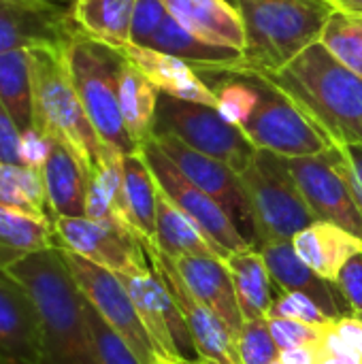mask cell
Segmentation results:
<instances>
[{"instance_id": "ba28073f", "label": "cell", "mask_w": 362, "mask_h": 364, "mask_svg": "<svg viewBox=\"0 0 362 364\" xmlns=\"http://www.w3.org/2000/svg\"><path fill=\"white\" fill-rule=\"evenodd\" d=\"M154 136H175L188 147L228 164L239 175L252 164L256 147L241 128L230 124L213 105L158 96Z\"/></svg>"}, {"instance_id": "8d00e7d4", "label": "cell", "mask_w": 362, "mask_h": 364, "mask_svg": "<svg viewBox=\"0 0 362 364\" xmlns=\"http://www.w3.org/2000/svg\"><path fill=\"white\" fill-rule=\"evenodd\" d=\"M337 286L352 307L354 316L362 318V254L354 256L339 273Z\"/></svg>"}, {"instance_id": "3957f363", "label": "cell", "mask_w": 362, "mask_h": 364, "mask_svg": "<svg viewBox=\"0 0 362 364\" xmlns=\"http://www.w3.org/2000/svg\"><path fill=\"white\" fill-rule=\"evenodd\" d=\"M245 28L243 68L273 75L314 43L331 15L326 0H235Z\"/></svg>"}, {"instance_id": "4dcf8cb0", "label": "cell", "mask_w": 362, "mask_h": 364, "mask_svg": "<svg viewBox=\"0 0 362 364\" xmlns=\"http://www.w3.org/2000/svg\"><path fill=\"white\" fill-rule=\"evenodd\" d=\"M0 207L51 218L41 168L23 164H0Z\"/></svg>"}, {"instance_id": "8fae6325", "label": "cell", "mask_w": 362, "mask_h": 364, "mask_svg": "<svg viewBox=\"0 0 362 364\" xmlns=\"http://www.w3.org/2000/svg\"><path fill=\"white\" fill-rule=\"evenodd\" d=\"M286 164L318 220L333 222L362 239V213L337 145L318 156L286 158Z\"/></svg>"}, {"instance_id": "5b68a950", "label": "cell", "mask_w": 362, "mask_h": 364, "mask_svg": "<svg viewBox=\"0 0 362 364\" xmlns=\"http://www.w3.org/2000/svg\"><path fill=\"white\" fill-rule=\"evenodd\" d=\"M34 58V124L41 134L68 145L90 168L100 166L113 149L96 134L68 75L62 49H36ZM117 154V151H115ZM122 156V154H119Z\"/></svg>"}, {"instance_id": "4316f807", "label": "cell", "mask_w": 362, "mask_h": 364, "mask_svg": "<svg viewBox=\"0 0 362 364\" xmlns=\"http://www.w3.org/2000/svg\"><path fill=\"white\" fill-rule=\"evenodd\" d=\"M49 247H60L51 218L0 207V271Z\"/></svg>"}, {"instance_id": "60d3db41", "label": "cell", "mask_w": 362, "mask_h": 364, "mask_svg": "<svg viewBox=\"0 0 362 364\" xmlns=\"http://www.w3.org/2000/svg\"><path fill=\"white\" fill-rule=\"evenodd\" d=\"M333 328L341 337L344 346L350 354L358 356L362 360V318L361 316H344L339 320H333Z\"/></svg>"}, {"instance_id": "e0dca14e", "label": "cell", "mask_w": 362, "mask_h": 364, "mask_svg": "<svg viewBox=\"0 0 362 364\" xmlns=\"http://www.w3.org/2000/svg\"><path fill=\"white\" fill-rule=\"evenodd\" d=\"M41 318L28 290L0 271V364H41Z\"/></svg>"}, {"instance_id": "d590c367", "label": "cell", "mask_w": 362, "mask_h": 364, "mask_svg": "<svg viewBox=\"0 0 362 364\" xmlns=\"http://www.w3.org/2000/svg\"><path fill=\"white\" fill-rule=\"evenodd\" d=\"M267 322H269L271 335L280 350L320 346L326 328L331 326V324L314 326V324H305V322H297V320H282V318H269Z\"/></svg>"}, {"instance_id": "d6986e66", "label": "cell", "mask_w": 362, "mask_h": 364, "mask_svg": "<svg viewBox=\"0 0 362 364\" xmlns=\"http://www.w3.org/2000/svg\"><path fill=\"white\" fill-rule=\"evenodd\" d=\"M47 207L55 218H85L90 168L62 141L49 136V154L41 166Z\"/></svg>"}, {"instance_id": "83f0119b", "label": "cell", "mask_w": 362, "mask_h": 364, "mask_svg": "<svg viewBox=\"0 0 362 364\" xmlns=\"http://www.w3.org/2000/svg\"><path fill=\"white\" fill-rule=\"evenodd\" d=\"M0 105L21 132L34 124V58L30 49L0 53Z\"/></svg>"}, {"instance_id": "ac0fdd59", "label": "cell", "mask_w": 362, "mask_h": 364, "mask_svg": "<svg viewBox=\"0 0 362 364\" xmlns=\"http://www.w3.org/2000/svg\"><path fill=\"white\" fill-rule=\"evenodd\" d=\"M260 250L271 279L280 292H301L312 299L331 320H339L344 316H352V307L341 294L339 286L322 279L316 271H312L294 252L290 241L269 243Z\"/></svg>"}, {"instance_id": "30bf717a", "label": "cell", "mask_w": 362, "mask_h": 364, "mask_svg": "<svg viewBox=\"0 0 362 364\" xmlns=\"http://www.w3.org/2000/svg\"><path fill=\"white\" fill-rule=\"evenodd\" d=\"M62 256L66 260V267L83 294V299L96 309V314L130 346V350L139 356L143 364L158 363V352L147 335L139 311L122 284L119 275L73 254L62 250Z\"/></svg>"}, {"instance_id": "7dc6e473", "label": "cell", "mask_w": 362, "mask_h": 364, "mask_svg": "<svg viewBox=\"0 0 362 364\" xmlns=\"http://www.w3.org/2000/svg\"><path fill=\"white\" fill-rule=\"evenodd\" d=\"M156 364H177V363H171V360H164V358H158V363Z\"/></svg>"}, {"instance_id": "484cf974", "label": "cell", "mask_w": 362, "mask_h": 364, "mask_svg": "<svg viewBox=\"0 0 362 364\" xmlns=\"http://www.w3.org/2000/svg\"><path fill=\"white\" fill-rule=\"evenodd\" d=\"M154 247L173 260L181 256H215L226 260V254L162 192L158 196Z\"/></svg>"}, {"instance_id": "8992f818", "label": "cell", "mask_w": 362, "mask_h": 364, "mask_svg": "<svg viewBox=\"0 0 362 364\" xmlns=\"http://www.w3.org/2000/svg\"><path fill=\"white\" fill-rule=\"evenodd\" d=\"M239 177L250 207L254 247L292 241L294 235L318 220L303 198L286 158L258 149Z\"/></svg>"}, {"instance_id": "7c38bea8", "label": "cell", "mask_w": 362, "mask_h": 364, "mask_svg": "<svg viewBox=\"0 0 362 364\" xmlns=\"http://www.w3.org/2000/svg\"><path fill=\"white\" fill-rule=\"evenodd\" d=\"M119 279L126 286L139 311V318L156 346L158 356L177 364L201 360L192 333L175 299L171 296L162 279L156 275V271L147 267L132 273H124L119 275Z\"/></svg>"}, {"instance_id": "2e32d148", "label": "cell", "mask_w": 362, "mask_h": 364, "mask_svg": "<svg viewBox=\"0 0 362 364\" xmlns=\"http://www.w3.org/2000/svg\"><path fill=\"white\" fill-rule=\"evenodd\" d=\"M79 32L73 13L36 0H0V53L62 49Z\"/></svg>"}, {"instance_id": "f35d334b", "label": "cell", "mask_w": 362, "mask_h": 364, "mask_svg": "<svg viewBox=\"0 0 362 364\" xmlns=\"http://www.w3.org/2000/svg\"><path fill=\"white\" fill-rule=\"evenodd\" d=\"M49 154V136L41 134L36 128L21 132V164L41 168Z\"/></svg>"}, {"instance_id": "5bb4252c", "label": "cell", "mask_w": 362, "mask_h": 364, "mask_svg": "<svg viewBox=\"0 0 362 364\" xmlns=\"http://www.w3.org/2000/svg\"><path fill=\"white\" fill-rule=\"evenodd\" d=\"M145 250H147L151 269L156 271V275L162 279V284L175 299V303L192 333V339H194L201 360L213 364H241L239 354H237V337L233 335L228 324L213 309H209L205 303H201L190 292V288L179 277V273L173 264V258L158 252L149 243H145Z\"/></svg>"}, {"instance_id": "9c48e42d", "label": "cell", "mask_w": 362, "mask_h": 364, "mask_svg": "<svg viewBox=\"0 0 362 364\" xmlns=\"http://www.w3.org/2000/svg\"><path fill=\"white\" fill-rule=\"evenodd\" d=\"M139 151L145 158L160 192L177 209H181L226 256L254 247L252 241L237 228L233 218L224 211V207L190 183L154 139L145 141Z\"/></svg>"}, {"instance_id": "f907efd6", "label": "cell", "mask_w": 362, "mask_h": 364, "mask_svg": "<svg viewBox=\"0 0 362 364\" xmlns=\"http://www.w3.org/2000/svg\"><path fill=\"white\" fill-rule=\"evenodd\" d=\"M228 2H233V4H235V0H228Z\"/></svg>"}, {"instance_id": "4fadbf2b", "label": "cell", "mask_w": 362, "mask_h": 364, "mask_svg": "<svg viewBox=\"0 0 362 364\" xmlns=\"http://www.w3.org/2000/svg\"><path fill=\"white\" fill-rule=\"evenodd\" d=\"M58 245L115 275L151 267L145 243L126 226L92 218H55Z\"/></svg>"}, {"instance_id": "681fc988", "label": "cell", "mask_w": 362, "mask_h": 364, "mask_svg": "<svg viewBox=\"0 0 362 364\" xmlns=\"http://www.w3.org/2000/svg\"><path fill=\"white\" fill-rule=\"evenodd\" d=\"M273 364H282V363H280V360H275V363H273Z\"/></svg>"}, {"instance_id": "f546056e", "label": "cell", "mask_w": 362, "mask_h": 364, "mask_svg": "<svg viewBox=\"0 0 362 364\" xmlns=\"http://www.w3.org/2000/svg\"><path fill=\"white\" fill-rule=\"evenodd\" d=\"M158 96L160 92L156 90V85L126 58L119 73V109L126 130L139 145V149L145 141L154 136Z\"/></svg>"}, {"instance_id": "c3c4849f", "label": "cell", "mask_w": 362, "mask_h": 364, "mask_svg": "<svg viewBox=\"0 0 362 364\" xmlns=\"http://www.w3.org/2000/svg\"><path fill=\"white\" fill-rule=\"evenodd\" d=\"M188 364H213V363H207V360H196V363H188Z\"/></svg>"}, {"instance_id": "6da1fadb", "label": "cell", "mask_w": 362, "mask_h": 364, "mask_svg": "<svg viewBox=\"0 0 362 364\" xmlns=\"http://www.w3.org/2000/svg\"><path fill=\"white\" fill-rule=\"evenodd\" d=\"M6 273L32 296L41 318V364H100L87 328L83 296L62 247H49L11 264Z\"/></svg>"}, {"instance_id": "cb8c5ba5", "label": "cell", "mask_w": 362, "mask_h": 364, "mask_svg": "<svg viewBox=\"0 0 362 364\" xmlns=\"http://www.w3.org/2000/svg\"><path fill=\"white\" fill-rule=\"evenodd\" d=\"M122 186L124 213L128 226L137 232V237L143 243L154 245L160 188L141 151L122 156Z\"/></svg>"}, {"instance_id": "bcb514c9", "label": "cell", "mask_w": 362, "mask_h": 364, "mask_svg": "<svg viewBox=\"0 0 362 364\" xmlns=\"http://www.w3.org/2000/svg\"><path fill=\"white\" fill-rule=\"evenodd\" d=\"M329 4H333L335 9H339V4H341V0H326Z\"/></svg>"}, {"instance_id": "603a6c76", "label": "cell", "mask_w": 362, "mask_h": 364, "mask_svg": "<svg viewBox=\"0 0 362 364\" xmlns=\"http://www.w3.org/2000/svg\"><path fill=\"white\" fill-rule=\"evenodd\" d=\"M122 51L128 62H132L156 85L160 94L215 107V94L192 64L137 45H126Z\"/></svg>"}, {"instance_id": "44dd1931", "label": "cell", "mask_w": 362, "mask_h": 364, "mask_svg": "<svg viewBox=\"0 0 362 364\" xmlns=\"http://www.w3.org/2000/svg\"><path fill=\"white\" fill-rule=\"evenodd\" d=\"M169 13L196 38L228 47L245 49V28L237 6L228 0H164Z\"/></svg>"}, {"instance_id": "9a60e30c", "label": "cell", "mask_w": 362, "mask_h": 364, "mask_svg": "<svg viewBox=\"0 0 362 364\" xmlns=\"http://www.w3.org/2000/svg\"><path fill=\"white\" fill-rule=\"evenodd\" d=\"M151 139L160 145V149L171 158V162L181 171V175L190 183H194L198 190H203L224 207V211L233 218L237 228L252 241L250 207L239 173L233 171L228 164L188 147L175 136H151Z\"/></svg>"}, {"instance_id": "7bdbcfd3", "label": "cell", "mask_w": 362, "mask_h": 364, "mask_svg": "<svg viewBox=\"0 0 362 364\" xmlns=\"http://www.w3.org/2000/svg\"><path fill=\"white\" fill-rule=\"evenodd\" d=\"M320 364H362V360L354 354H339V356H322Z\"/></svg>"}, {"instance_id": "52a82bcc", "label": "cell", "mask_w": 362, "mask_h": 364, "mask_svg": "<svg viewBox=\"0 0 362 364\" xmlns=\"http://www.w3.org/2000/svg\"><path fill=\"white\" fill-rule=\"evenodd\" d=\"M245 70L254 83L256 102L241 130L256 149L282 158H307L335 147V143L271 81L269 75L250 68Z\"/></svg>"}, {"instance_id": "74e56055", "label": "cell", "mask_w": 362, "mask_h": 364, "mask_svg": "<svg viewBox=\"0 0 362 364\" xmlns=\"http://www.w3.org/2000/svg\"><path fill=\"white\" fill-rule=\"evenodd\" d=\"M0 164H21V130L0 105Z\"/></svg>"}, {"instance_id": "7402d4cb", "label": "cell", "mask_w": 362, "mask_h": 364, "mask_svg": "<svg viewBox=\"0 0 362 364\" xmlns=\"http://www.w3.org/2000/svg\"><path fill=\"white\" fill-rule=\"evenodd\" d=\"M290 243L297 256L312 271L333 284H337L341 269L354 256L362 254L361 237L324 220H316L314 224L303 228L299 235H294Z\"/></svg>"}, {"instance_id": "b9f144b4", "label": "cell", "mask_w": 362, "mask_h": 364, "mask_svg": "<svg viewBox=\"0 0 362 364\" xmlns=\"http://www.w3.org/2000/svg\"><path fill=\"white\" fill-rule=\"evenodd\" d=\"M320 360H322L320 346L292 348V350H282L280 352V363L282 364H320Z\"/></svg>"}, {"instance_id": "7a4b0ae2", "label": "cell", "mask_w": 362, "mask_h": 364, "mask_svg": "<svg viewBox=\"0 0 362 364\" xmlns=\"http://www.w3.org/2000/svg\"><path fill=\"white\" fill-rule=\"evenodd\" d=\"M269 77L335 145H362V77L322 43Z\"/></svg>"}, {"instance_id": "277c9868", "label": "cell", "mask_w": 362, "mask_h": 364, "mask_svg": "<svg viewBox=\"0 0 362 364\" xmlns=\"http://www.w3.org/2000/svg\"><path fill=\"white\" fill-rule=\"evenodd\" d=\"M62 55L77 96L100 141L122 154H137L139 145L126 130L119 109V73L124 51L75 32L62 47Z\"/></svg>"}, {"instance_id": "ffe728a7", "label": "cell", "mask_w": 362, "mask_h": 364, "mask_svg": "<svg viewBox=\"0 0 362 364\" xmlns=\"http://www.w3.org/2000/svg\"><path fill=\"white\" fill-rule=\"evenodd\" d=\"M173 264L190 292L213 309L237 337L245 320L241 316L233 277L224 260L215 256H181L175 258Z\"/></svg>"}, {"instance_id": "ab89813d", "label": "cell", "mask_w": 362, "mask_h": 364, "mask_svg": "<svg viewBox=\"0 0 362 364\" xmlns=\"http://www.w3.org/2000/svg\"><path fill=\"white\" fill-rule=\"evenodd\" d=\"M339 149L344 156L346 175L350 179V186L354 190V198H356L358 209L362 213V145H341Z\"/></svg>"}, {"instance_id": "d6a6232c", "label": "cell", "mask_w": 362, "mask_h": 364, "mask_svg": "<svg viewBox=\"0 0 362 364\" xmlns=\"http://www.w3.org/2000/svg\"><path fill=\"white\" fill-rule=\"evenodd\" d=\"M83 296V294H81ZM83 311L87 320V328L92 333V341L96 348V356L100 364H143L139 356L130 350V346L96 314V309L83 299Z\"/></svg>"}, {"instance_id": "f6af8a7d", "label": "cell", "mask_w": 362, "mask_h": 364, "mask_svg": "<svg viewBox=\"0 0 362 364\" xmlns=\"http://www.w3.org/2000/svg\"><path fill=\"white\" fill-rule=\"evenodd\" d=\"M36 2H43V4H47V6H53V9L73 13V6H75L77 0H36Z\"/></svg>"}, {"instance_id": "d4e9b609", "label": "cell", "mask_w": 362, "mask_h": 364, "mask_svg": "<svg viewBox=\"0 0 362 364\" xmlns=\"http://www.w3.org/2000/svg\"><path fill=\"white\" fill-rule=\"evenodd\" d=\"M226 269L230 271L237 303L243 320H265L275 301L273 279L267 262L256 247H247L226 256Z\"/></svg>"}, {"instance_id": "ee69618b", "label": "cell", "mask_w": 362, "mask_h": 364, "mask_svg": "<svg viewBox=\"0 0 362 364\" xmlns=\"http://www.w3.org/2000/svg\"><path fill=\"white\" fill-rule=\"evenodd\" d=\"M337 11H344V13L362 17V0H341V4H339Z\"/></svg>"}, {"instance_id": "f1b7e54d", "label": "cell", "mask_w": 362, "mask_h": 364, "mask_svg": "<svg viewBox=\"0 0 362 364\" xmlns=\"http://www.w3.org/2000/svg\"><path fill=\"white\" fill-rule=\"evenodd\" d=\"M137 0H77L73 21L85 36L124 49L130 45V28Z\"/></svg>"}, {"instance_id": "1f68e13d", "label": "cell", "mask_w": 362, "mask_h": 364, "mask_svg": "<svg viewBox=\"0 0 362 364\" xmlns=\"http://www.w3.org/2000/svg\"><path fill=\"white\" fill-rule=\"evenodd\" d=\"M320 43L344 66L362 77V17L335 11L324 26Z\"/></svg>"}, {"instance_id": "836d02e7", "label": "cell", "mask_w": 362, "mask_h": 364, "mask_svg": "<svg viewBox=\"0 0 362 364\" xmlns=\"http://www.w3.org/2000/svg\"><path fill=\"white\" fill-rule=\"evenodd\" d=\"M280 352L267 318L243 322V328L237 335V354L241 364H273L280 360Z\"/></svg>"}, {"instance_id": "e575fe53", "label": "cell", "mask_w": 362, "mask_h": 364, "mask_svg": "<svg viewBox=\"0 0 362 364\" xmlns=\"http://www.w3.org/2000/svg\"><path fill=\"white\" fill-rule=\"evenodd\" d=\"M269 318H282V320H297V322H305V324H314V326H326L333 320L305 294L301 292H280V296H275L271 311L267 316Z\"/></svg>"}]
</instances>
